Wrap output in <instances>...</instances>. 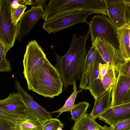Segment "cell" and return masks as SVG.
Returning <instances> with one entry per match:
<instances>
[{"label":"cell","instance_id":"6da1fadb","mask_svg":"<svg viewBox=\"0 0 130 130\" xmlns=\"http://www.w3.org/2000/svg\"><path fill=\"white\" fill-rule=\"evenodd\" d=\"M90 35L89 29L84 36L77 38L75 34H73L71 42L65 54L61 56L54 52L56 59L55 67L61 77L65 90L73 85L74 81L81 79L87 53L86 42Z\"/></svg>","mask_w":130,"mask_h":130},{"label":"cell","instance_id":"7a4b0ae2","mask_svg":"<svg viewBox=\"0 0 130 130\" xmlns=\"http://www.w3.org/2000/svg\"><path fill=\"white\" fill-rule=\"evenodd\" d=\"M30 80L27 84L28 89L45 97L52 98L62 92L61 77L47 58Z\"/></svg>","mask_w":130,"mask_h":130},{"label":"cell","instance_id":"3957f363","mask_svg":"<svg viewBox=\"0 0 130 130\" xmlns=\"http://www.w3.org/2000/svg\"><path fill=\"white\" fill-rule=\"evenodd\" d=\"M81 11L107 16L103 0H50L42 18L49 21L63 14Z\"/></svg>","mask_w":130,"mask_h":130},{"label":"cell","instance_id":"277c9868","mask_svg":"<svg viewBox=\"0 0 130 130\" xmlns=\"http://www.w3.org/2000/svg\"><path fill=\"white\" fill-rule=\"evenodd\" d=\"M88 24L91 41L96 38H102L118 49L117 29L107 16L97 14L91 18Z\"/></svg>","mask_w":130,"mask_h":130},{"label":"cell","instance_id":"5b68a950","mask_svg":"<svg viewBox=\"0 0 130 130\" xmlns=\"http://www.w3.org/2000/svg\"><path fill=\"white\" fill-rule=\"evenodd\" d=\"M11 1L0 0V39L10 48L17 39L18 24L12 23L11 10Z\"/></svg>","mask_w":130,"mask_h":130},{"label":"cell","instance_id":"8992f818","mask_svg":"<svg viewBox=\"0 0 130 130\" xmlns=\"http://www.w3.org/2000/svg\"><path fill=\"white\" fill-rule=\"evenodd\" d=\"M46 59L43 51L35 40L29 42L23 60V74L27 81L34 75L38 68L44 63Z\"/></svg>","mask_w":130,"mask_h":130},{"label":"cell","instance_id":"52a82bcc","mask_svg":"<svg viewBox=\"0 0 130 130\" xmlns=\"http://www.w3.org/2000/svg\"><path fill=\"white\" fill-rule=\"evenodd\" d=\"M93 13L88 11H81L65 14L52 20L45 21L43 28L50 34L54 33L78 23L88 24L87 18Z\"/></svg>","mask_w":130,"mask_h":130},{"label":"cell","instance_id":"ba28073f","mask_svg":"<svg viewBox=\"0 0 130 130\" xmlns=\"http://www.w3.org/2000/svg\"><path fill=\"white\" fill-rule=\"evenodd\" d=\"M15 86L25 107L29 118L41 124L46 120L52 118L50 112L37 103L22 88L17 79L15 81Z\"/></svg>","mask_w":130,"mask_h":130},{"label":"cell","instance_id":"9c48e42d","mask_svg":"<svg viewBox=\"0 0 130 130\" xmlns=\"http://www.w3.org/2000/svg\"><path fill=\"white\" fill-rule=\"evenodd\" d=\"M93 41L96 49L106 63L117 71L119 66L125 61L119 50L102 38H96Z\"/></svg>","mask_w":130,"mask_h":130},{"label":"cell","instance_id":"30bf717a","mask_svg":"<svg viewBox=\"0 0 130 130\" xmlns=\"http://www.w3.org/2000/svg\"><path fill=\"white\" fill-rule=\"evenodd\" d=\"M107 16L117 29L128 22L126 17V0H104Z\"/></svg>","mask_w":130,"mask_h":130},{"label":"cell","instance_id":"8fae6325","mask_svg":"<svg viewBox=\"0 0 130 130\" xmlns=\"http://www.w3.org/2000/svg\"><path fill=\"white\" fill-rule=\"evenodd\" d=\"M44 10L41 6L32 7L25 12L18 23L19 30L18 40L20 41L27 35L37 21L42 18Z\"/></svg>","mask_w":130,"mask_h":130},{"label":"cell","instance_id":"7c38bea8","mask_svg":"<svg viewBox=\"0 0 130 130\" xmlns=\"http://www.w3.org/2000/svg\"><path fill=\"white\" fill-rule=\"evenodd\" d=\"M98 118L110 126L130 119V103L110 107Z\"/></svg>","mask_w":130,"mask_h":130},{"label":"cell","instance_id":"4fadbf2b","mask_svg":"<svg viewBox=\"0 0 130 130\" xmlns=\"http://www.w3.org/2000/svg\"><path fill=\"white\" fill-rule=\"evenodd\" d=\"M117 78L111 91L110 107L124 104L130 88V77L118 74Z\"/></svg>","mask_w":130,"mask_h":130},{"label":"cell","instance_id":"5bb4252c","mask_svg":"<svg viewBox=\"0 0 130 130\" xmlns=\"http://www.w3.org/2000/svg\"><path fill=\"white\" fill-rule=\"evenodd\" d=\"M0 109L12 115L28 118L25 107L19 94L13 92L0 101Z\"/></svg>","mask_w":130,"mask_h":130},{"label":"cell","instance_id":"9a60e30c","mask_svg":"<svg viewBox=\"0 0 130 130\" xmlns=\"http://www.w3.org/2000/svg\"><path fill=\"white\" fill-rule=\"evenodd\" d=\"M102 57L96 49L95 51L94 66L90 80L89 90L95 100L99 98L107 91L103 88L100 76L99 64Z\"/></svg>","mask_w":130,"mask_h":130},{"label":"cell","instance_id":"2e32d148","mask_svg":"<svg viewBox=\"0 0 130 130\" xmlns=\"http://www.w3.org/2000/svg\"><path fill=\"white\" fill-rule=\"evenodd\" d=\"M85 57L83 73L79 87L82 90H89L90 78L93 70L96 47L94 41Z\"/></svg>","mask_w":130,"mask_h":130},{"label":"cell","instance_id":"e0dca14e","mask_svg":"<svg viewBox=\"0 0 130 130\" xmlns=\"http://www.w3.org/2000/svg\"><path fill=\"white\" fill-rule=\"evenodd\" d=\"M117 31L118 50L125 61L130 59V21Z\"/></svg>","mask_w":130,"mask_h":130},{"label":"cell","instance_id":"ac0fdd59","mask_svg":"<svg viewBox=\"0 0 130 130\" xmlns=\"http://www.w3.org/2000/svg\"><path fill=\"white\" fill-rule=\"evenodd\" d=\"M112 90L107 91L101 96L95 100L93 110L90 114L91 117L94 120L111 106V93Z\"/></svg>","mask_w":130,"mask_h":130},{"label":"cell","instance_id":"d6986e66","mask_svg":"<svg viewBox=\"0 0 130 130\" xmlns=\"http://www.w3.org/2000/svg\"><path fill=\"white\" fill-rule=\"evenodd\" d=\"M97 122L91 117L90 114L85 113L79 119L75 121L72 130H99Z\"/></svg>","mask_w":130,"mask_h":130},{"label":"cell","instance_id":"ffe728a7","mask_svg":"<svg viewBox=\"0 0 130 130\" xmlns=\"http://www.w3.org/2000/svg\"><path fill=\"white\" fill-rule=\"evenodd\" d=\"M10 130H43L41 124L29 118L16 121Z\"/></svg>","mask_w":130,"mask_h":130},{"label":"cell","instance_id":"44dd1931","mask_svg":"<svg viewBox=\"0 0 130 130\" xmlns=\"http://www.w3.org/2000/svg\"><path fill=\"white\" fill-rule=\"evenodd\" d=\"M76 81H74L73 84V92L70 96L66 100L63 106L56 111L50 112L51 113H59V114L56 118L63 112H65L70 111L76 104H75L74 103L77 94L78 93V92L77 91Z\"/></svg>","mask_w":130,"mask_h":130},{"label":"cell","instance_id":"7402d4cb","mask_svg":"<svg viewBox=\"0 0 130 130\" xmlns=\"http://www.w3.org/2000/svg\"><path fill=\"white\" fill-rule=\"evenodd\" d=\"M10 49L0 39V70L2 72H8L11 69L9 61L6 58V53Z\"/></svg>","mask_w":130,"mask_h":130},{"label":"cell","instance_id":"603a6c76","mask_svg":"<svg viewBox=\"0 0 130 130\" xmlns=\"http://www.w3.org/2000/svg\"><path fill=\"white\" fill-rule=\"evenodd\" d=\"M90 105V104L86 101L79 102L75 104L70 111L72 116L71 119L75 121L78 120L86 113Z\"/></svg>","mask_w":130,"mask_h":130},{"label":"cell","instance_id":"cb8c5ba5","mask_svg":"<svg viewBox=\"0 0 130 130\" xmlns=\"http://www.w3.org/2000/svg\"><path fill=\"white\" fill-rule=\"evenodd\" d=\"M116 71L114 67L109 65L108 72L102 81L103 88L106 91L112 90L116 82L117 78L116 77Z\"/></svg>","mask_w":130,"mask_h":130},{"label":"cell","instance_id":"d4e9b609","mask_svg":"<svg viewBox=\"0 0 130 130\" xmlns=\"http://www.w3.org/2000/svg\"><path fill=\"white\" fill-rule=\"evenodd\" d=\"M43 130H57L59 127L63 128L64 124L56 118L48 119L42 124Z\"/></svg>","mask_w":130,"mask_h":130},{"label":"cell","instance_id":"484cf974","mask_svg":"<svg viewBox=\"0 0 130 130\" xmlns=\"http://www.w3.org/2000/svg\"><path fill=\"white\" fill-rule=\"evenodd\" d=\"M26 8L27 7L25 5L22 4H20L19 6L17 8L14 9L11 8L12 21L15 26L18 24V23L25 12Z\"/></svg>","mask_w":130,"mask_h":130},{"label":"cell","instance_id":"4316f807","mask_svg":"<svg viewBox=\"0 0 130 130\" xmlns=\"http://www.w3.org/2000/svg\"><path fill=\"white\" fill-rule=\"evenodd\" d=\"M110 130H130V119L110 126Z\"/></svg>","mask_w":130,"mask_h":130},{"label":"cell","instance_id":"83f0119b","mask_svg":"<svg viewBox=\"0 0 130 130\" xmlns=\"http://www.w3.org/2000/svg\"><path fill=\"white\" fill-rule=\"evenodd\" d=\"M118 74L130 77V59L125 61L119 67Z\"/></svg>","mask_w":130,"mask_h":130},{"label":"cell","instance_id":"f1b7e54d","mask_svg":"<svg viewBox=\"0 0 130 130\" xmlns=\"http://www.w3.org/2000/svg\"><path fill=\"white\" fill-rule=\"evenodd\" d=\"M16 121L0 116V130H10Z\"/></svg>","mask_w":130,"mask_h":130},{"label":"cell","instance_id":"f546056e","mask_svg":"<svg viewBox=\"0 0 130 130\" xmlns=\"http://www.w3.org/2000/svg\"><path fill=\"white\" fill-rule=\"evenodd\" d=\"M0 116L10 120L16 121L22 120L29 118L10 114L3 111L1 109H0Z\"/></svg>","mask_w":130,"mask_h":130},{"label":"cell","instance_id":"4dcf8cb0","mask_svg":"<svg viewBox=\"0 0 130 130\" xmlns=\"http://www.w3.org/2000/svg\"><path fill=\"white\" fill-rule=\"evenodd\" d=\"M32 4L31 7L41 6L45 8L46 0H32Z\"/></svg>","mask_w":130,"mask_h":130},{"label":"cell","instance_id":"1f68e13d","mask_svg":"<svg viewBox=\"0 0 130 130\" xmlns=\"http://www.w3.org/2000/svg\"><path fill=\"white\" fill-rule=\"evenodd\" d=\"M127 4L126 17L128 22L130 21V3L126 0Z\"/></svg>","mask_w":130,"mask_h":130},{"label":"cell","instance_id":"d6a6232c","mask_svg":"<svg viewBox=\"0 0 130 130\" xmlns=\"http://www.w3.org/2000/svg\"><path fill=\"white\" fill-rule=\"evenodd\" d=\"M18 0H13L11 1V8H12L15 9L18 8L20 5Z\"/></svg>","mask_w":130,"mask_h":130},{"label":"cell","instance_id":"836d02e7","mask_svg":"<svg viewBox=\"0 0 130 130\" xmlns=\"http://www.w3.org/2000/svg\"><path fill=\"white\" fill-rule=\"evenodd\" d=\"M96 124L99 130H110V126L108 127L106 125L103 126H101L97 123Z\"/></svg>","mask_w":130,"mask_h":130},{"label":"cell","instance_id":"e575fe53","mask_svg":"<svg viewBox=\"0 0 130 130\" xmlns=\"http://www.w3.org/2000/svg\"><path fill=\"white\" fill-rule=\"evenodd\" d=\"M20 3L26 5H32V0H18Z\"/></svg>","mask_w":130,"mask_h":130},{"label":"cell","instance_id":"d590c367","mask_svg":"<svg viewBox=\"0 0 130 130\" xmlns=\"http://www.w3.org/2000/svg\"><path fill=\"white\" fill-rule=\"evenodd\" d=\"M130 103V88L128 91L126 100L124 103Z\"/></svg>","mask_w":130,"mask_h":130},{"label":"cell","instance_id":"8d00e7d4","mask_svg":"<svg viewBox=\"0 0 130 130\" xmlns=\"http://www.w3.org/2000/svg\"><path fill=\"white\" fill-rule=\"evenodd\" d=\"M57 130H62V129L61 127H59L58 128Z\"/></svg>","mask_w":130,"mask_h":130},{"label":"cell","instance_id":"74e56055","mask_svg":"<svg viewBox=\"0 0 130 130\" xmlns=\"http://www.w3.org/2000/svg\"><path fill=\"white\" fill-rule=\"evenodd\" d=\"M127 1L130 3V0H127Z\"/></svg>","mask_w":130,"mask_h":130}]
</instances>
